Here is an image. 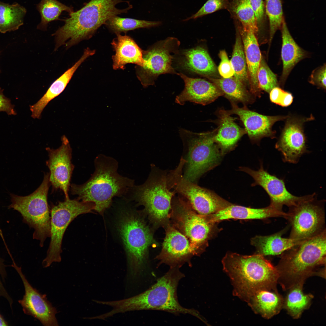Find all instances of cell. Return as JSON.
Masks as SVG:
<instances>
[{
  "label": "cell",
  "mask_w": 326,
  "mask_h": 326,
  "mask_svg": "<svg viewBox=\"0 0 326 326\" xmlns=\"http://www.w3.org/2000/svg\"><path fill=\"white\" fill-rule=\"evenodd\" d=\"M179 268H170L163 276L144 292L135 296L121 300L108 301L107 305L112 308L108 312L110 316L119 313L136 310H156L175 315L188 314L203 322L206 321L197 310L181 306L178 300L177 286L185 276Z\"/></svg>",
  "instance_id": "7a4b0ae2"
},
{
  "label": "cell",
  "mask_w": 326,
  "mask_h": 326,
  "mask_svg": "<svg viewBox=\"0 0 326 326\" xmlns=\"http://www.w3.org/2000/svg\"><path fill=\"white\" fill-rule=\"evenodd\" d=\"M217 129L211 131L194 133L183 128L179 133L187 151L184 178L195 183L204 173L217 165L222 153L215 142Z\"/></svg>",
  "instance_id": "ba28073f"
},
{
  "label": "cell",
  "mask_w": 326,
  "mask_h": 326,
  "mask_svg": "<svg viewBox=\"0 0 326 326\" xmlns=\"http://www.w3.org/2000/svg\"><path fill=\"white\" fill-rule=\"evenodd\" d=\"M180 44L177 38L168 37L143 50V65L135 68L137 77L144 87L154 85L161 74L177 73L172 64Z\"/></svg>",
  "instance_id": "5bb4252c"
},
{
  "label": "cell",
  "mask_w": 326,
  "mask_h": 326,
  "mask_svg": "<svg viewBox=\"0 0 326 326\" xmlns=\"http://www.w3.org/2000/svg\"><path fill=\"white\" fill-rule=\"evenodd\" d=\"M50 184L49 173H47L40 186L30 195L21 196L10 194L11 203L8 208L19 212L24 222L34 229L33 238L39 241L41 247L50 236V212L47 202Z\"/></svg>",
  "instance_id": "52a82bcc"
},
{
  "label": "cell",
  "mask_w": 326,
  "mask_h": 326,
  "mask_svg": "<svg viewBox=\"0 0 326 326\" xmlns=\"http://www.w3.org/2000/svg\"><path fill=\"white\" fill-rule=\"evenodd\" d=\"M209 79L222 91L223 95L230 101L240 102L247 104L254 101L253 95L247 90L245 85L234 76L227 78H209Z\"/></svg>",
  "instance_id": "4dcf8cb0"
},
{
  "label": "cell",
  "mask_w": 326,
  "mask_h": 326,
  "mask_svg": "<svg viewBox=\"0 0 326 326\" xmlns=\"http://www.w3.org/2000/svg\"><path fill=\"white\" fill-rule=\"evenodd\" d=\"M219 56L221 60L218 70L220 75L224 78L232 77L234 71L230 60L225 50L220 51Z\"/></svg>",
  "instance_id": "b9f144b4"
},
{
  "label": "cell",
  "mask_w": 326,
  "mask_h": 326,
  "mask_svg": "<svg viewBox=\"0 0 326 326\" xmlns=\"http://www.w3.org/2000/svg\"><path fill=\"white\" fill-rule=\"evenodd\" d=\"M183 167L178 165L168 174L170 188L185 198L192 208L198 214L208 216L215 213L232 204L212 191L185 179Z\"/></svg>",
  "instance_id": "4fadbf2b"
},
{
  "label": "cell",
  "mask_w": 326,
  "mask_h": 326,
  "mask_svg": "<svg viewBox=\"0 0 326 326\" xmlns=\"http://www.w3.org/2000/svg\"><path fill=\"white\" fill-rule=\"evenodd\" d=\"M240 34L247 62L251 92L253 95L259 97L261 90L259 87L257 73L262 56L256 35L253 32L242 29Z\"/></svg>",
  "instance_id": "d4e9b609"
},
{
  "label": "cell",
  "mask_w": 326,
  "mask_h": 326,
  "mask_svg": "<svg viewBox=\"0 0 326 326\" xmlns=\"http://www.w3.org/2000/svg\"><path fill=\"white\" fill-rule=\"evenodd\" d=\"M311 118L287 117L281 135L275 145V148L281 153L284 162L296 164L302 155L307 152L303 125Z\"/></svg>",
  "instance_id": "ac0fdd59"
},
{
  "label": "cell",
  "mask_w": 326,
  "mask_h": 326,
  "mask_svg": "<svg viewBox=\"0 0 326 326\" xmlns=\"http://www.w3.org/2000/svg\"><path fill=\"white\" fill-rule=\"evenodd\" d=\"M315 195H307L305 199L289 208L286 219L291 225L289 238L303 241L326 229L324 201L316 200Z\"/></svg>",
  "instance_id": "8fae6325"
},
{
  "label": "cell",
  "mask_w": 326,
  "mask_h": 326,
  "mask_svg": "<svg viewBox=\"0 0 326 326\" xmlns=\"http://www.w3.org/2000/svg\"><path fill=\"white\" fill-rule=\"evenodd\" d=\"M266 13L269 23V44L277 30L280 29L284 18L281 0H266Z\"/></svg>",
  "instance_id": "74e56055"
},
{
  "label": "cell",
  "mask_w": 326,
  "mask_h": 326,
  "mask_svg": "<svg viewBox=\"0 0 326 326\" xmlns=\"http://www.w3.org/2000/svg\"><path fill=\"white\" fill-rule=\"evenodd\" d=\"M269 93L270 101L282 107L289 106L292 102L293 97L292 94L279 87L272 89Z\"/></svg>",
  "instance_id": "60d3db41"
},
{
  "label": "cell",
  "mask_w": 326,
  "mask_h": 326,
  "mask_svg": "<svg viewBox=\"0 0 326 326\" xmlns=\"http://www.w3.org/2000/svg\"><path fill=\"white\" fill-rule=\"evenodd\" d=\"M285 230L268 235L256 236L251 239V243L255 247L257 254L264 256L282 254L303 241L283 237Z\"/></svg>",
  "instance_id": "f1b7e54d"
},
{
  "label": "cell",
  "mask_w": 326,
  "mask_h": 326,
  "mask_svg": "<svg viewBox=\"0 0 326 326\" xmlns=\"http://www.w3.org/2000/svg\"><path fill=\"white\" fill-rule=\"evenodd\" d=\"M303 286L299 284L290 288L283 299V307L294 319L299 318L302 312L309 308L313 298L312 294L303 292Z\"/></svg>",
  "instance_id": "1f68e13d"
},
{
  "label": "cell",
  "mask_w": 326,
  "mask_h": 326,
  "mask_svg": "<svg viewBox=\"0 0 326 326\" xmlns=\"http://www.w3.org/2000/svg\"><path fill=\"white\" fill-rule=\"evenodd\" d=\"M218 112L219 126L214 136L216 142L222 153L229 150L236 145L246 132L235 122V118L230 116L228 111L221 109Z\"/></svg>",
  "instance_id": "4316f807"
},
{
  "label": "cell",
  "mask_w": 326,
  "mask_h": 326,
  "mask_svg": "<svg viewBox=\"0 0 326 326\" xmlns=\"http://www.w3.org/2000/svg\"><path fill=\"white\" fill-rule=\"evenodd\" d=\"M283 299L276 290H262L255 293L247 302L256 313L270 319L280 312Z\"/></svg>",
  "instance_id": "f546056e"
},
{
  "label": "cell",
  "mask_w": 326,
  "mask_h": 326,
  "mask_svg": "<svg viewBox=\"0 0 326 326\" xmlns=\"http://www.w3.org/2000/svg\"><path fill=\"white\" fill-rule=\"evenodd\" d=\"M8 325L7 322L0 314V326H5Z\"/></svg>",
  "instance_id": "7dc6e473"
},
{
  "label": "cell",
  "mask_w": 326,
  "mask_h": 326,
  "mask_svg": "<svg viewBox=\"0 0 326 326\" xmlns=\"http://www.w3.org/2000/svg\"><path fill=\"white\" fill-rule=\"evenodd\" d=\"M12 266L21 278L25 289L23 298L19 301L25 313L38 320L46 326H59L56 317V308L47 300L46 295L42 294L30 284L23 273L21 267L13 262Z\"/></svg>",
  "instance_id": "e0dca14e"
},
{
  "label": "cell",
  "mask_w": 326,
  "mask_h": 326,
  "mask_svg": "<svg viewBox=\"0 0 326 326\" xmlns=\"http://www.w3.org/2000/svg\"><path fill=\"white\" fill-rule=\"evenodd\" d=\"M171 189L167 174L157 171L152 172L144 183L134 185L131 189L134 199L144 206L149 218L158 223L164 222L169 217L172 199L176 193Z\"/></svg>",
  "instance_id": "9c48e42d"
},
{
  "label": "cell",
  "mask_w": 326,
  "mask_h": 326,
  "mask_svg": "<svg viewBox=\"0 0 326 326\" xmlns=\"http://www.w3.org/2000/svg\"><path fill=\"white\" fill-rule=\"evenodd\" d=\"M161 23L160 21H149L122 18L116 15L108 19L105 25L110 31L117 35L137 29L158 26L161 25Z\"/></svg>",
  "instance_id": "d590c367"
},
{
  "label": "cell",
  "mask_w": 326,
  "mask_h": 326,
  "mask_svg": "<svg viewBox=\"0 0 326 326\" xmlns=\"http://www.w3.org/2000/svg\"><path fill=\"white\" fill-rule=\"evenodd\" d=\"M10 100L4 96L3 90L0 88V112H5L8 115H15L16 113Z\"/></svg>",
  "instance_id": "ee69618b"
},
{
  "label": "cell",
  "mask_w": 326,
  "mask_h": 326,
  "mask_svg": "<svg viewBox=\"0 0 326 326\" xmlns=\"http://www.w3.org/2000/svg\"><path fill=\"white\" fill-rule=\"evenodd\" d=\"M222 263L232 281L234 295L247 302L259 291L276 290L277 271L261 254L243 255L230 253L223 258Z\"/></svg>",
  "instance_id": "3957f363"
},
{
  "label": "cell",
  "mask_w": 326,
  "mask_h": 326,
  "mask_svg": "<svg viewBox=\"0 0 326 326\" xmlns=\"http://www.w3.org/2000/svg\"><path fill=\"white\" fill-rule=\"evenodd\" d=\"M230 61L234 70V76L245 86L248 81V72L240 34L237 35Z\"/></svg>",
  "instance_id": "8d00e7d4"
},
{
  "label": "cell",
  "mask_w": 326,
  "mask_h": 326,
  "mask_svg": "<svg viewBox=\"0 0 326 326\" xmlns=\"http://www.w3.org/2000/svg\"><path fill=\"white\" fill-rule=\"evenodd\" d=\"M93 55L89 49H85L80 58L51 85L45 93L34 104L30 106L34 119H40L42 112L49 102L64 90L74 74L80 65L88 57Z\"/></svg>",
  "instance_id": "cb8c5ba5"
},
{
  "label": "cell",
  "mask_w": 326,
  "mask_h": 326,
  "mask_svg": "<svg viewBox=\"0 0 326 326\" xmlns=\"http://www.w3.org/2000/svg\"><path fill=\"white\" fill-rule=\"evenodd\" d=\"M287 216V213L270 205L265 208L255 209L232 204L215 213L208 215L209 220L214 223L229 219H264L278 217L286 219Z\"/></svg>",
  "instance_id": "603a6c76"
},
{
  "label": "cell",
  "mask_w": 326,
  "mask_h": 326,
  "mask_svg": "<svg viewBox=\"0 0 326 326\" xmlns=\"http://www.w3.org/2000/svg\"><path fill=\"white\" fill-rule=\"evenodd\" d=\"M280 29L282 42L281 57L283 67L279 84L283 86L295 65L301 60L307 58L309 53L300 47L294 40L284 19Z\"/></svg>",
  "instance_id": "484cf974"
},
{
  "label": "cell",
  "mask_w": 326,
  "mask_h": 326,
  "mask_svg": "<svg viewBox=\"0 0 326 326\" xmlns=\"http://www.w3.org/2000/svg\"><path fill=\"white\" fill-rule=\"evenodd\" d=\"M116 35L111 43L115 52L112 57L113 69L123 70L128 64L142 66L144 63L143 50L130 37L126 35Z\"/></svg>",
  "instance_id": "7402d4cb"
},
{
  "label": "cell",
  "mask_w": 326,
  "mask_h": 326,
  "mask_svg": "<svg viewBox=\"0 0 326 326\" xmlns=\"http://www.w3.org/2000/svg\"><path fill=\"white\" fill-rule=\"evenodd\" d=\"M118 222V229L126 252L129 275L135 279L143 271L147 252L154 240L144 220L132 210H123Z\"/></svg>",
  "instance_id": "8992f818"
},
{
  "label": "cell",
  "mask_w": 326,
  "mask_h": 326,
  "mask_svg": "<svg viewBox=\"0 0 326 326\" xmlns=\"http://www.w3.org/2000/svg\"><path fill=\"white\" fill-rule=\"evenodd\" d=\"M230 9L241 23L242 29L253 32L256 35L258 25L249 0H233Z\"/></svg>",
  "instance_id": "e575fe53"
},
{
  "label": "cell",
  "mask_w": 326,
  "mask_h": 326,
  "mask_svg": "<svg viewBox=\"0 0 326 326\" xmlns=\"http://www.w3.org/2000/svg\"><path fill=\"white\" fill-rule=\"evenodd\" d=\"M326 64L324 63L312 72L310 76L309 82L311 84L325 90Z\"/></svg>",
  "instance_id": "7bdbcfd3"
},
{
  "label": "cell",
  "mask_w": 326,
  "mask_h": 326,
  "mask_svg": "<svg viewBox=\"0 0 326 326\" xmlns=\"http://www.w3.org/2000/svg\"><path fill=\"white\" fill-rule=\"evenodd\" d=\"M5 265L2 259L0 257V298L3 297L9 302L11 307L12 301L4 286L2 281L5 280Z\"/></svg>",
  "instance_id": "bcb514c9"
},
{
  "label": "cell",
  "mask_w": 326,
  "mask_h": 326,
  "mask_svg": "<svg viewBox=\"0 0 326 326\" xmlns=\"http://www.w3.org/2000/svg\"><path fill=\"white\" fill-rule=\"evenodd\" d=\"M94 207L92 202L69 198L52 206L50 210L51 240L46 257L42 262L44 267H49L53 262H61L62 240L68 226L78 216L90 213Z\"/></svg>",
  "instance_id": "30bf717a"
},
{
  "label": "cell",
  "mask_w": 326,
  "mask_h": 326,
  "mask_svg": "<svg viewBox=\"0 0 326 326\" xmlns=\"http://www.w3.org/2000/svg\"><path fill=\"white\" fill-rule=\"evenodd\" d=\"M62 144L58 148H46L48 155L46 162L49 170V181L53 189H60L65 198H69V191L74 166L71 161L72 150L69 142L64 135L61 138Z\"/></svg>",
  "instance_id": "9a60e30c"
},
{
  "label": "cell",
  "mask_w": 326,
  "mask_h": 326,
  "mask_svg": "<svg viewBox=\"0 0 326 326\" xmlns=\"http://www.w3.org/2000/svg\"><path fill=\"white\" fill-rule=\"evenodd\" d=\"M182 53L180 64L187 71L208 78L217 72L215 63L203 47L197 46L185 50Z\"/></svg>",
  "instance_id": "83f0119b"
},
{
  "label": "cell",
  "mask_w": 326,
  "mask_h": 326,
  "mask_svg": "<svg viewBox=\"0 0 326 326\" xmlns=\"http://www.w3.org/2000/svg\"><path fill=\"white\" fill-rule=\"evenodd\" d=\"M94 165V171L89 179L82 184H70V191L79 200L94 203V210L102 214L110 205L114 197L130 190L134 181L118 174V162L111 157L99 155Z\"/></svg>",
  "instance_id": "277c9868"
},
{
  "label": "cell",
  "mask_w": 326,
  "mask_h": 326,
  "mask_svg": "<svg viewBox=\"0 0 326 326\" xmlns=\"http://www.w3.org/2000/svg\"><path fill=\"white\" fill-rule=\"evenodd\" d=\"M326 229L301 241L282 254L275 267L278 282L287 290L312 275L325 276Z\"/></svg>",
  "instance_id": "6da1fadb"
},
{
  "label": "cell",
  "mask_w": 326,
  "mask_h": 326,
  "mask_svg": "<svg viewBox=\"0 0 326 326\" xmlns=\"http://www.w3.org/2000/svg\"><path fill=\"white\" fill-rule=\"evenodd\" d=\"M184 82L183 91L175 98V102L184 105L189 101L202 105L209 104L223 95L215 84L205 79L190 78L181 73H177Z\"/></svg>",
  "instance_id": "44dd1931"
},
{
  "label": "cell",
  "mask_w": 326,
  "mask_h": 326,
  "mask_svg": "<svg viewBox=\"0 0 326 326\" xmlns=\"http://www.w3.org/2000/svg\"><path fill=\"white\" fill-rule=\"evenodd\" d=\"M37 8L41 18L37 28L42 30H46L50 22L58 20L62 11H66L69 14L74 12L72 7L68 6L57 0H41L37 5Z\"/></svg>",
  "instance_id": "836d02e7"
},
{
  "label": "cell",
  "mask_w": 326,
  "mask_h": 326,
  "mask_svg": "<svg viewBox=\"0 0 326 326\" xmlns=\"http://www.w3.org/2000/svg\"><path fill=\"white\" fill-rule=\"evenodd\" d=\"M26 10L18 4L0 2V32L5 33L18 29L23 23Z\"/></svg>",
  "instance_id": "d6a6232c"
},
{
  "label": "cell",
  "mask_w": 326,
  "mask_h": 326,
  "mask_svg": "<svg viewBox=\"0 0 326 326\" xmlns=\"http://www.w3.org/2000/svg\"><path fill=\"white\" fill-rule=\"evenodd\" d=\"M249 0L258 25L262 22L264 17V2L262 0Z\"/></svg>",
  "instance_id": "f6af8a7d"
},
{
  "label": "cell",
  "mask_w": 326,
  "mask_h": 326,
  "mask_svg": "<svg viewBox=\"0 0 326 326\" xmlns=\"http://www.w3.org/2000/svg\"><path fill=\"white\" fill-rule=\"evenodd\" d=\"M240 169L253 177L254 185H258L264 190L270 197V205L278 210L283 211L284 205L289 208L295 206L306 197L307 195L297 197L292 194L287 189L283 180L269 173L262 164L257 171L245 167Z\"/></svg>",
  "instance_id": "2e32d148"
},
{
  "label": "cell",
  "mask_w": 326,
  "mask_h": 326,
  "mask_svg": "<svg viewBox=\"0 0 326 326\" xmlns=\"http://www.w3.org/2000/svg\"><path fill=\"white\" fill-rule=\"evenodd\" d=\"M171 208L175 225L189 240L193 255L198 254L210 237L214 223L180 197L173 198Z\"/></svg>",
  "instance_id": "7c38bea8"
},
{
  "label": "cell",
  "mask_w": 326,
  "mask_h": 326,
  "mask_svg": "<svg viewBox=\"0 0 326 326\" xmlns=\"http://www.w3.org/2000/svg\"><path fill=\"white\" fill-rule=\"evenodd\" d=\"M232 109L228 111L231 115H238L243 123L245 130L251 140L257 141L264 137L273 138L275 133L272 127L276 122L287 118L288 116L263 115L248 109L245 106L238 107L231 101Z\"/></svg>",
  "instance_id": "ffe728a7"
},
{
  "label": "cell",
  "mask_w": 326,
  "mask_h": 326,
  "mask_svg": "<svg viewBox=\"0 0 326 326\" xmlns=\"http://www.w3.org/2000/svg\"><path fill=\"white\" fill-rule=\"evenodd\" d=\"M193 255L188 238L180 231L168 226L162 244L161 251L156 258L160 264L164 263L170 268H180L189 262Z\"/></svg>",
  "instance_id": "d6986e66"
},
{
  "label": "cell",
  "mask_w": 326,
  "mask_h": 326,
  "mask_svg": "<svg viewBox=\"0 0 326 326\" xmlns=\"http://www.w3.org/2000/svg\"><path fill=\"white\" fill-rule=\"evenodd\" d=\"M257 79L260 89L268 93L274 88L278 87L276 75L270 69L262 57L257 71Z\"/></svg>",
  "instance_id": "f35d334b"
},
{
  "label": "cell",
  "mask_w": 326,
  "mask_h": 326,
  "mask_svg": "<svg viewBox=\"0 0 326 326\" xmlns=\"http://www.w3.org/2000/svg\"><path fill=\"white\" fill-rule=\"evenodd\" d=\"M228 5L227 0H208L196 13L183 20V21L197 19L218 10L226 9L228 7Z\"/></svg>",
  "instance_id": "ab89813d"
},
{
  "label": "cell",
  "mask_w": 326,
  "mask_h": 326,
  "mask_svg": "<svg viewBox=\"0 0 326 326\" xmlns=\"http://www.w3.org/2000/svg\"><path fill=\"white\" fill-rule=\"evenodd\" d=\"M128 1L123 0H90L83 7L69 14L64 25L53 35L55 37V50L65 45L68 49L82 41L90 39L97 29L113 16L127 13L132 5L124 9L116 5Z\"/></svg>",
  "instance_id": "5b68a950"
}]
</instances>
